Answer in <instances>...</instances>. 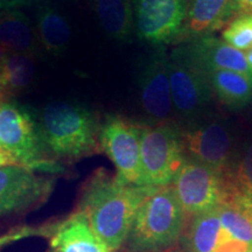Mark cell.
I'll return each mask as SVG.
<instances>
[{
  "mask_svg": "<svg viewBox=\"0 0 252 252\" xmlns=\"http://www.w3.org/2000/svg\"><path fill=\"white\" fill-rule=\"evenodd\" d=\"M54 180L20 165L0 168V217L26 212L46 202Z\"/></svg>",
  "mask_w": 252,
  "mask_h": 252,
  "instance_id": "13",
  "label": "cell"
},
{
  "mask_svg": "<svg viewBox=\"0 0 252 252\" xmlns=\"http://www.w3.org/2000/svg\"><path fill=\"white\" fill-rule=\"evenodd\" d=\"M0 47L6 53L30 55L35 59L42 55L35 27L20 9L0 12Z\"/></svg>",
  "mask_w": 252,
  "mask_h": 252,
  "instance_id": "18",
  "label": "cell"
},
{
  "mask_svg": "<svg viewBox=\"0 0 252 252\" xmlns=\"http://www.w3.org/2000/svg\"><path fill=\"white\" fill-rule=\"evenodd\" d=\"M181 135L187 158L209 166L223 176L229 174L239 146L234 128L224 118L213 113L182 126Z\"/></svg>",
  "mask_w": 252,
  "mask_h": 252,
  "instance_id": "8",
  "label": "cell"
},
{
  "mask_svg": "<svg viewBox=\"0 0 252 252\" xmlns=\"http://www.w3.org/2000/svg\"><path fill=\"white\" fill-rule=\"evenodd\" d=\"M234 6L236 15L252 13V0H234Z\"/></svg>",
  "mask_w": 252,
  "mask_h": 252,
  "instance_id": "26",
  "label": "cell"
},
{
  "mask_svg": "<svg viewBox=\"0 0 252 252\" xmlns=\"http://www.w3.org/2000/svg\"><path fill=\"white\" fill-rule=\"evenodd\" d=\"M50 230L49 226H20L9 230L8 232L0 236V249L6 245L21 241V239L34 237V236H42Z\"/></svg>",
  "mask_w": 252,
  "mask_h": 252,
  "instance_id": "24",
  "label": "cell"
},
{
  "mask_svg": "<svg viewBox=\"0 0 252 252\" xmlns=\"http://www.w3.org/2000/svg\"><path fill=\"white\" fill-rule=\"evenodd\" d=\"M111 252H113V251H111Z\"/></svg>",
  "mask_w": 252,
  "mask_h": 252,
  "instance_id": "31",
  "label": "cell"
},
{
  "mask_svg": "<svg viewBox=\"0 0 252 252\" xmlns=\"http://www.w3.org/2000/svg\"><path fill=\"white\" fill-rule=\"evenodd\" d=\"M189 61L209 74L213 71L231 70L251 76L244 52L234 48L220 37L206 35L179 43Z\"/></svg>",
  "mask_w": 252,
  "mask_h": 252,
  "instance_id": "14",
  "label": "cell"
},
{
  "mask_svg": "<svg viewBox=\"0 0 252 252\" xmlns=\"http://www.w3.org/2000/svg\"><path fill=\"white\" fill-rule=\"evenodd\" d=\"M5 56H6V52L1 48V47H0V70H1V67H2V63H4Z\"/></svg>",
  "mask_w": 252,
  "mask_h": 252,
  "instance_id": "29",
  "label": "cell"
},
{
  "mask_svg": "<svg viewBox=\"0 0 252 252\" xmlns=\"http://www.w3.org/2000/svg\"><path fill=\"white\" fill-rule=\"evenodd\" d=\"M141 122L121 115H108L99 131L100 151L110 158L117 169V179L134 186H143L140 157Z\"/></svg>",
  "mask_w": 252,
  "mask_h": 252,
  "instance_id": "9",
  "label": "cell"
},
{
  "mask_svg": "<svg viewBox=\"0 0 252 252\" xmlns=\"http://www.w3.org/2000/svg\"><path fill=\"white\" fill-rule=\"evenodd\" d=\"M35 32L42 53L59 58L70 42L71 31L67 18L48 0H37Z\"/></svg>",
  "mask_w": 252,
  "mask_h": 252,
  "instance_id": "17",
  "label": "cell"
},
{
  "mask_svg": "<svg viewBox=\"0 0 252 252\" xmlns=\"http://www.w3.org/2000/svg\"><path fill=\"white\" fill-rule=\"evenodd\" d=\"M220 39L241 52L252 47V13L236 15L223 28Z\"/></svg>",
  "mask_w": 252,
  "mask_h": 252,
  "instance_id": "23",
  "label": "cell"
},
{
  "mask_svg": "<svg viewBox=\"0 0 252 252\" xmlns=\"http://www.w3.org/2000/svg\"><path fill=\"white\" fill-rule=\"evenodd\" d=\"M135 35L153 48L179 43L187 0H131Z\"/></svg>",
  "mask_w": 252,
  "mask_h": 252,
  "instance_id": "12",
  "label": "cell"
},
{
  "mask_svg": "<svg viewBox=\"0 0 252 252\" xmlns=\"http://www.w3.org/2000/svg\"><path fill=\"white\" fill-rule=\"evenodd\" d=\"M186 214L172 185L157 187L140 204L128 232L132 252H161L180 237Z\"/></svg>",
  "mask_w": 252,
  "mask_h": 252,
  "instance_id": "4",
  "label": "cell"
},
{
  "mask_svg": "<svg viewBox=\"0 0 252 252\" xmlns=\"http://www.w3.org/2000/svg\"><path fill=\"white\" fill-rule=\"evenodd\" d=\"M214 97L222 105L232 110L243 109L252 102V76L231 70L208 74Z\"/></svg>",
  "mask_w": 252,
  "mask_h": 252,
  "instance_id": "20",
  "label": "cell"
},
{
  "mask_svg": "<svg viewBox=\"0 0 252 252\" xmlns=\"http://www.w3.org/2000/svg\"><path fill=\"white\" fill-rule=\"evenodd\" d=\"M9 165H17V162H15L14 160L5 152V151L0 149V168L5 166H9Z\"/></svg>",
  "mask_w": 252,
  "mask_h": 252,
  "instance_id": "27",
  "label": "cell"
},
{
  "mask_svg": "<svg viewBox=\"0 0 252 252\" xmlns=\"http://www.w3.org/2000/svg\"><path fill=\"white\" fill-rule=\"evenodd\" d=\"M234 0H187L180 42L213 35L235 17Z\"/></svg>",
  "mask_w": 252,
  "mask_h": 252,
  "instance_id": "15",
  "label": "cell"
},
{
  "mask_svg": "<svg viewBox=\"0 0 252 252\" xmlns=\"http://www.w3.org/2000/svg\"><path fill=\"white\" fill-rule=\"evenodd\" d=\"M245 56H247V62L249 65V69H250L251 76H252V47L248 50V52H245Z\"/></svg>",
  "mask_w": 252,
  "mask_h": 252,
  "instance_id": "28",
  "label": "cell"
},
{
  "mask_svg": "<svg viewBox=\"0 0 252 252\" xmlns=\"http://www.w3.org/2000/svg\"><path fill=\"white\" fill-rule=\"evenodd\" d=\"M171 185L186 216L191 217L214 209L230 193L220 173L189 158Z\"/></svg>",
  "mask_w": 252,
  "mask_h": 252,
  "instance_id": "10",
  "label": "cell"
},
{
  "mask_svg": "<svg viewBox=\"0 0 252 252\" xmlns=\"http://www.w3.org/2000/svg\"><path fill=\"white\" fill-rule=\"evenodd\" d=\"M140 157L143 186L171 185L187 160L178 123L145 124L141 122Z\"/></svg>",
  "mask_w": 252,
  "mask_h": 252,
  "instance_id": "6",
  "label": "cell"
},
{
  "mask_svg": "<svg viewBox=\"0 0 252 252\" xmlns=\"http://www.w3.org/2000/svg\"><path fill=\"white\" fill-rule=\"evenodd\" d=\"M224 178L230 193L252 201V138L238 147L234 166Z\"/></svg>",
  "mask_w": 252,
  "mask_h": 252,
  "instance_id": "22",
  "label": "cell"
},
{
  "mask_svg": "<svg viewBox=\"0 0 252 252\" xmlns=\"http://www.w3.org/2000/svg\"><path fill=\"white\" fill-rule=\"evenodd\" d=\"M97 20L108 35L118 42H132L135 35L131 0H90Z\"/></svg>",
  "mask_w": 252,
  "mask_h": 252,
  "instance_id": "19",
  "label": "cell"
},
{
  "mask_svg": "<svg viewBox=\"0 0 252 252\" xmlns=\"http://www.w3.org/2000/svg\"><path fill=\"white\" fill-rule=\"evenodd\" d=\"M43 145L54 161H74L100 151L102 119L84 104L54 100L36 115Z\"/></svg>",
  "mask_w": 252,
  "mask_h": 252,
  "instance_id": "2",
  "label": "cell"
},
{
  "mask_svg": "<svg viewBox=\"0 0 252 252\" xmlns=\"http://www.w3.org/2000/svg\"><path fill=\"white\" fill-rule=\"evenodd\" d=\"M154 188L125 184L100 169L84 186L78 210L100 241L115 251L126 242L135 214Z\"/></svg>",
  "mask_w": 252,
  "mask_h": 252,
  "instance_id": "1",
  "label": "cell"
},
{
  "mask_svg": "<svg viewBox=\"0 0 252 252\" xmlns=\"http://www.w3.org/2000/svg\"><path fill=\"white\" fill-rule=\"evenodd\" d=\"M185 244L186 252H252V201L229 193L193 217Z\"/></svg>",
  "mask_w": 252,
  "mask_h": 252,
  "instance_id": "3",
  "label": "cell"
},
{
  "mask_svg": "<svg viewBox=\"0 0 252 252\" xmlns=\"http://www.w3.org/2000/svg\"><path fill=\"white\" fill-rule=\"evenodd\" d=\"M37 0H0V12L6 9H20L23 6L35 4Z\"/></svg>",
  "mask_w": 252,
  "mask_h": 252,
  "instance_id": "25",
  "label": "cell"
},
{
  "mask_svg": "<svg viewBox=\"0 0 252 252\" xmlns=\"http://www.w3.org/2000/svg\"><path fill=\"white\" fill-rule=\"evenodd\" d=\"M54 230L52 238L54 252H111L94 234L81 210L55 225Z\"/></svg>",
  "mask_w": 252,
  "mask_h": 252,
  "instance_id": "16",
  "label": "cell"
},
{
  "mask_svg": "<svg viewBox=\"0 0 252 252\" xmlns=\"http://www.w3.org/2000/svg\"><path fill=\"white\" fill-rule=\"evenodd\" d=\"M168 75L175 118L180 127L213 115L214 97L208 74L176 47L168 54Z\"/></svg>",
  "mask_w": 252,
  "mask_h": 252,
  "instance_id": "7",
  "label": "cell"
},
{
  "mask_svg": "<svg viewBox=\"0 0 252 252\" xmlns=\"http://www.w3.org/2000/svg\"><path fill=\"white\" fill-rule=\"evenodd\" d=\"M35 58L30 55L6 53L0 70V89L8 99L27 93L35 82Z\"/></svg>",
  "mask_w": 252,
  "mask_h": 252,
  "instance_id": "21",
  "label": "cell"
},
{
  "mask_svg": "<svg viewBox=\"0 0 252 252\" xmlns=\"http://www.w3.org/2000/svg\"><path fill=\"white\" fill-rule=\"evenodd\" d=\"M7 99H8L7 96H6V94H4V91L0 89V108H1L2 103L6 102V100H7Z\"/></svg>",
  "mask_w": 252,
  "mask_h": 252,
  "instance_id": "30",
  "label": "cell"
},
{
  "mask_svg": "<svg viewBox=\"0 0 252 252\" xmlns=\"http://www.w3.org/2000/svg\"><path fill=\"white\" fill-rule=\"evenodd\" d=\"M140 111L145 124L176 122L168 75V53L158 47L140 63L138 72ZM178 123V122H176Z\"/></svg>",
  "mask_w": 252,
  "mask_h": 252,
  "instance_id": "11",
  "label": "cell"
},
{
  "mask_svg": "<svg viewBox=\"0 0 252 252\" xmlns=\"http://www.w3.org/2000/svg\"><path fill=\"white\" fill-rule=\"evenodd\" d=\"M0 149L17 165L34 172H64L61 163L47 153L35 113L15 99H7L0 108Z\"/></svg>",
  "mask_w": 252,
  "mask_h": 252,
  "instance_id": "5",
  "label": "cell"
}]
</instances>
